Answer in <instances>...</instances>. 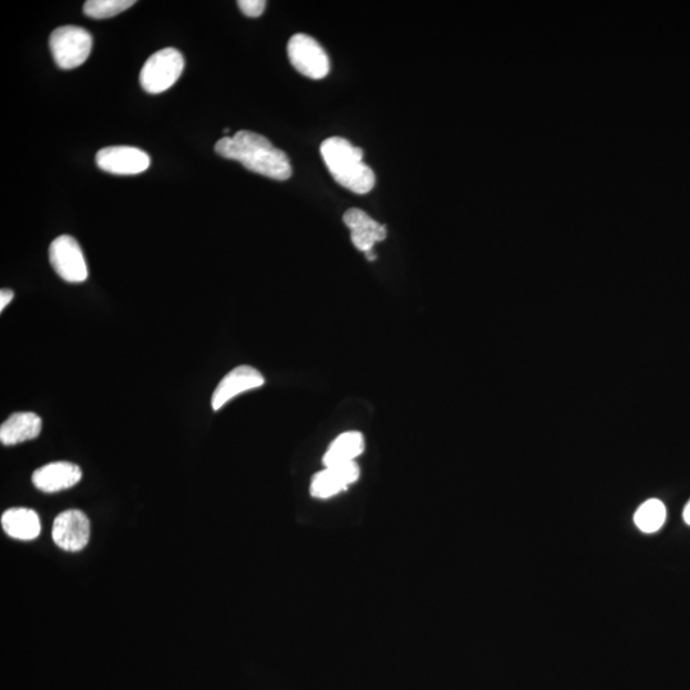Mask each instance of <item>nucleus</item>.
Listing matches in <instances>:
<instances>
[{
	"label": "nucleus",
	"mask_w": 690,
	"mask_h": 690,
	"mask_svg": "<svg viewBox=\"0 0 690 690\" xmlns=\"http://www.w3.org/2000/svg\"><path fill=\"white\" fill-rule=\"evenodd\" d=\"M215 151L225 159L238 161L253 173L276 181H287L293 173L288 155L259 133L239 131L232 137L220 138Z\"/></svg>",
	"instance_id": "nucleus-1"
},
{
	"label": "nucleus",
	"mask_w": 690,
	"mask_h": 690,
	"mask_svg": "<svg viewBox=\"0 0 690 690\" xmlns=\"http://www.w3.org/2000/svg\"><path fill=\"white\" fill-rule=\"evenodd\" d=\"M322 160L331 176L347 190L366 195L375 187L372 169L363 163V150L343 137H330L321 144Z\"/></svg>",
	"instance_id": "nucleus-2"
},
{
	"label": "nucleus",
	"mask_w": 690,
	"mask_h": 690,
	"mask_svg": "<svg viewBox=\"0 0 690 690\" xmlns=\"http://www.w3.org/2000/svg\"><path fill=\"white\" fill-rule=\"evenodd\" d=\"M49 46L59 68L73 69L82 66L89 59L92 36L80 26H62L50 35Z\"/></svg>",
	"instance_id": "nucleus-3"
},
{
	"label": "nucleus",
	"mask_w": 690,
	"mask_h": 690,
	"mask_svg": "<svg viewBox=\"0 0 690 690\" xmlns=\"http://www.w3.org/2000/svg\"><path fill=\"white\" fill-rule=\"evenodd\" d=\"M184 69V58L179 50L165 48L147 59L141 69L142 89L149 94L158 95L167 91L179 80Z\"/></svg>",
	"instance_id": "nucleus-4"
},
{
	"label": "nucleus",
	"mask_w": 690,
	"mask_h": 690,
	"mask_svg": "<svg viewBox=\"0 0 690 690\" xmlns=\"http://www.w3.org/2000/svg\"><path fill=\"white\" fill-rule=\"evenodd\" d=\"M288 57L301 75L321 80L330 72V61L324 48L306 34L292 36L288 43Z\"/></svg>",
	"instance_id": "nucleus-5"
},
{
	"label": "nucleus",
	"mask_w": 690,
	"mask_h": 690,
	"mask_svg": "<svg viewBox=\"0 0 690 690\" xmlns=\"http://www.w3.org/2000/svg\"><path fill=\"white\" fill-rule=\"evenodd\" d=\"M49 260L55 273L61 276L64 282L84 283L89 278L84 252L71 236L54 239L49 247Z\"/></svg>",
	"instance_id": "nucleus-6"
},
{
	"label": "nucleus",
	"mask_w": 690,
	"mask_h": 690,
	"mask_svg": "<svg viewBox=\"0 0 690 690\" xmlns=\"http://www.w3.org/2000/svg\"><path fill=\"white\" fill-rule=\"evenodd\" d=\"M96 164L104 172L115 176H136L150 168L151 159L138 147L109 146L96 154Z\"/></svg>",
	"instance_id": "nucleus-7"
},
{
	"label": "nucleus",
	"mask_w": 690,
	"mask_h": 690,
	"mask_svg": "<svg viewBox=\"0 0 690 690\" xmlns=\"http://www.w3.org/2000/svg\"><path fill=\"white\" fill-rule=\"evenodd\" d=\"M55 545L66 551H81L90 540V521L84 512L66 510L55 518L52 531Z\"/></svg>",
	"instance_id": "nucleus-8"
},
{
	"label": "nucleus",
	"mask_w": 690,
	"mask_h": 690,
	"mask_svg": "<svg viewBox=\"0 0 690 690\" xmlns=\"http://www.w3.org/2000/svg\"><path fill=\"white\" fill-rule=\"evenodd\" d=\"M264 384V376L256 368L246 365L238 366L228 375H225L224 379L216 386L213 398H211V407L214 411H219L239 394L261 388Z\"/></svg>",
	"instance_id": "nucleus-9"
},
{
	"label": "nucleus",
	"mask_w": 690,
	"mask_h": 690,
	"mask_svg": "<svg viewBox=\"0 0 690 690\" xmlns=\"http://www.w3.org/2000/svg\"><path fill=\"white\" fill-rule=\"evenodd\" d=\"M360 478V467L356 462L340 464L316 473L311 481V495L316 499H330Z\"/></svg>",
	"instance_id": "nucleus-10"
},
{
	"label": "nucleus",
	"mask_w": 690,
	"mask_h": 690,
	"mask_svg": "<svg viewBox=\"0 0 690 690\" xmlns=\"http://www.w3.org/2000/svg\"><path fill=\"white\" fill-rule=\"evenodd\" d=\"M344 224L351 229L354 246L362 252L374 250L375 243L383 242L388 232L383 224L377 223L360 209H349L343 216Z\"/></svg>",
	"instance_id": "nucleus-11"
},
{
	"label": "nucleus",
	"mask_w": 690,
	"mask_h": 690,
	"mask_svg": "<svg viewBox=\"0 0 690 690\" xmlns=\"http://www.w3.org/2000/svg\"><path fill=\"white\" fill-rule=\"evenodd\" d=\"M82 471L77 464L69 462H54L36 469L32 475V482L36 489L48 494L71 489L81 481Z\"/></svg>",
	"instance_id": "nucleus-12"
},
{
	"label": "nucleus",
	"mask_w": 690,
	"mask_h": 690,
	"mask_svg": "<svg viewBox=\"0 0 690 690\" xmlns=\"http://www.w3.org/2000/svg\"><path fill=\"white\" fill-rule=\"evenodd\" d=\"M43 429V421L36 413L20 412L12 414L0 427V441L11 446L34 440Z\"/></svg>",
	"instance_id": "nucleus-13"
},
{
	"label": "nucleus",
	"mask_w": 690,
	"mask_h": 690,
	"mask_svg": "<svg viewBox=\"0 0 690 690\" xmlns=\"http://www.w3.org/2000/svg\"><path fill=\"white\" fill-rule=\"evenodd\" d=\"M2 527L9 537L30 541L40 535L39 515L27 508L8 509L2 515Z\"/></svg>",
	"instance_id": "nucleus-14"
},
{
	"label": "nucleus",
	"mask_w": 690,
	"mask_h": 690,
	"mask_svg": "<svg viewBox=\"0 0 690 690\" xmlns=\"http://www.w3.org/2000/svg\"><path fill=\"white\" fill-rule=\"evenodd\" d=\"M365 450V439L361 432H345L337 437L324 455L326 468L337 467L340 464L354 462Z\"/></svg>",
	"instance_id": "nucleus-15"
},
{
	"label": "nucleus",
	"mask_w": 690,
	"mask_h": 690,
	"mask_svg": "<svg viewBox=\"0 0 690 690\" xmlns=\"http://www.w3.org/2000/svg\"><path fill=\"white\" fill-rule=\"evenodd\" d=\"M666 521V508L662 501L657 499L647 500L639 506L634 514V523L644 533H655L664 526Z\"/></svg>",
	"instance_id": "nucleus-16"
},
{
	"label": "nucleus",
	"mask_w": 690,
	"mask_h": 690,
	"mask_svg": "<svg viewBox=\"0 0 690 690\" xmlns=\"http://www.w3.org/2000/svg\"><path fill=\"white\" fill-rule=\"evenodd\" d=\"M135 4V0H87L84 4V13L94 20H105L121 15Z\"/></svg>",
	"instance_id": "nucleus-17"
},
{
	"label": "nucleus",
	"mask_w": 690,
	"mask_h": 690,
	"mask_svg": "<svg viewBox=\"0 0 690 690\" xmlns=\"http://www.w3.org/2000/svg\"><path fill=\"white\" fill-rule=\"evenodd\" d=\"M238 7L247 17H260L266 8L265 0H239Z\"/></svg>",
	"instance_id": "nucleus-18"
},
{
	"label": "nucleus",
	"mask_w": 690,
	"mask_h": 690,
	"mask_svg": "<svg viewBox=\"0 0 690 690\" xmlns=\"http://www.w3.org/2000/svg\"><path fill=\"white\" fill-rule=\"evenodd\" d=\"M13 298H15V292L11 291V289H2V292H0V311H4V308L12 302Z\"/></svg>",
	"instance_id": "nucleus-19"
},
{
	"label": "nucleus",
	"mask_w": 690,
	"mask_h": 690,
	"mask_svg": "<svg viewBox=\"0 0 690 690\" xmlns=\"http://www.w3.org/2000/svg\"><path fill=\"white\" fill-rule=\"evenodd\" d=\"M683 518L684 522L690 526V500L688 501V504L685 505L684 512H683Z\"/></svg>",
	"instance_id": "nucleus-20"
}]
</instances>
